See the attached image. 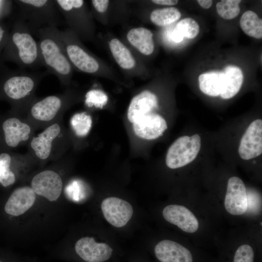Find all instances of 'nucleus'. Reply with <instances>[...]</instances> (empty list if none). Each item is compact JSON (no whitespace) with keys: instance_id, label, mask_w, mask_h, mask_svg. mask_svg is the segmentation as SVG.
Instances as JSON below:
<instances>
[{"instance_id":"nucleus-32","label":"nucleus","mask_w":262,"mask_h":262,"mask_svg":"<svg viewBox=\"0 0 262 262\" xmlns=\"http://www.w3.org/2000/svg\"><path fill=\"white\" fill-rule=\"evenodd\" d=\"M91 2L94 9L98 12L103 13L106 11L109 1L107 0H93Z\"/></svg>"},{"instance_id":"nucleus-12","label":"nucleus","mask_w":262,"mask_h":262,"mask_svg":"<svg viewBox=\"0 0 262 262\" xmlns=\"http://www.w3.org/2000/svg\"><path fill=\"white\" fill-rule=\"evenodd\" d=\"M135 134L144 139L153 140L161 135L167 128L165 119L160 115L152 113L132 123Z\"/></svg>"},{"instance_id":"nucleus-30","label":"nucleus","mask_w":262,"mask_h":262,"mask_svg":"<svg viewBox=\"0 0 262 262\" xmlns=\"http://www.w3.org/2000/svg\"><path fill=\"white\" fill-rule=\"evenodd\" d=\"M85 103L88 107L95 106L102 108L108 101V97L103 91L92 90L87 93L85 96Z\"/></svg>"},{"instance_id":"nucleus-22","label":"nucleus","mask_w":262,"mask_h":262,"mask_svg":"<svg viewBox=\"0 0 262 262\" xmlns=\"http://www.w3.org/2000/svg\"><path fill=\"white\" fill-rule=\"evenodd\" d=\"M226 76V82L220 97L224 99L230 98L239 91L243 82L242 70L237 66H228L223 71Z\"/></svg>"},{"instance_id":"nucleus-17","label":"nucleus","mask_w":262,"mask_h":262,"mask_svg":"<svg viewBox=\"0 0 262 262\" xmlns=\"http://www.w3.org/2000/svg\"><path fill=\"white\" fill-rule=\"evenodd\" d=\"M63 100L57 96H49L35 102L32 106L31 112L32 116L40 121L52 120L61 109Z\"/></svg>"},{"instance_id":"nucleus-7","label":"nucleus","mask_w":262,"mask_h":262,"mask_svg":"<svg viewBox=\"0 0 262 262\" xmlns=\"http://www.w3.org/2000/svg\"><path fill=\"white\" fill-rule=\"evenodd\" d=\"M74 249L76 255L84 262H107L114 253L113 248L107 244L98 243L88 237L77 241Z\"/></svg>"},{"instance_id":"nucleus-4","label":"nucleus","mask_w":262,"mask_h":262,"mask_svg":"<svg viewBox=\"0 0 262 262\" xmlns=\"http://www.w3.org/2000/svg\"><path fill=\"white\" fill-rule=\"evenodd\" d=\"M201 147V138L197 134L178 138L168 149L165 162L170 168L183 167L194 161Z\"/></svg>"},{"instance_id":"nucleus-8","label":"nucleus","mask_w":262,"mask_h":262,"mask_svg":"<svg viewBox=\"0 0 262 262\" xmlns=\"http://www.w3.org/2000/svg\"><path fill=\"white\" fill-rule=\"evenodd\" d=\"M101 209L105 219L112 226L121 228L125 226L131 218L133 210L128 201L116 197L104 199Z\"/></svg>"},{"instance_id":"nucleus-27","label":"nucleus","mask_w":262,"mask_h":262,"mask_svg":"<svg viewBox=\"0 0 262 262\" xmlns=\"http://www.w3.org/2000/svg\"><path fill=\"white\" fill-rule=\"evenodd\" d=\"M92 118L85 113L75 114L70 120L71 127L75 134L79 137H83L89 132L92 126Z\"/></svg>"},{"instance_id":"nucleus-1","label":"nucleus","mask_w":262,"mask_h":262,"mask_svg":"<svg viewBox=\"0 0 262 262\" xmlns=\"http://www.w3.org/2000/svg\"><path fill=\"white\" fill-rule=\"evenodd\" d=\"M40 56L42 65L47 72L54 75L61 82L69 81L72 65L66 55L57 27H45L37 32Z\"/></svg>"},{"instance_id":"nucleus-29","label":"nucleus","mask_w":262,"mask_h":262,"mask_svg":"<svg viewBox=\"0 0 262 262\" xmlns=\"http://www.w3.org/2000/svg\"><path fill=\"white\" fill-rule=\"evenodd\" d=\"M11 157L5 153L0 154V183L4 187L15 182V174L10 170Z\"/></svg>"},{"instance_id":"nucleus-37","label":"nucleus","mask_w":262,"mask_h":262,"mask_svg":"<svg viewBox=\"0 0 262 262\" xmlns=\"http://www.w3.org/2000/svg\"><path fill=\"white\" fill-rule=\"evenodd\" d=\"M0 262H2L1 261H0Z\"/></svg>"},{"instance_id":"nucleus-26","label":"nucleus","mask_w":262,"mask_h":262,"mask_svg":"<svg viewBox=\"0 0 262 262\" xmlns=\"http://www.w3.org/2000/svg\"><path fill=\"white\" fill-rule=\"evenodd\" d=\"M181 16V13L176 8L166 7L153 11L150 16L152 23L159 26H165L177 21Z\"/></svg>"},{"instance_id":"nucleus-19","label":"nucleus","mask_w":262,"mask_h":262,"mask_svg":"<svg viewBox=\"0 0 262 262\" xmlns=\"http://www.w3.org/2000/svg\"><path fill=\"white\" fill-rule=\"evenodd\" d=\"M60 130V126L55 123L46 128L37 137L33 138L31 146L38 158L46 159L49 157L51 151V143L58 135Z\"/></svg>"},{"instance_id":"nucleus-11","label":"nucleus","mask_w":262,"mask_h":262,"mask_svg":"<svg viewBox=\"0 0 262 262\" xmlns=\"http://www.w3.org/2000/svg\"><path fill=\"white\" fill-rule=\"evenodd\" d=\"M31 184L35 194L46 197L50 201L58 198L63 187L60 176L51 170H45L36 175Z\"/></svg>"},{"instance_id":"nucleus-16","label":"nucleus","mask_w":262,"mask_h":262,"mask_svg":"<svg viewBox=\"0 0 262 262\" xmlns=\"http://www.w3.org/2000/svg\"><path fill=\"white\" fill-rule=\"evenodd\" d=\"M158 100L156 95L149 91H144L135 96L128 108L127 117L133 123L139 118L149 114L157 107Z\"/></svg>"},{"instance_id":"nucleus-14","label":"nucleus","mask_w":262,"mask_h":262,"mask_svg":"<svg viewBox=\"0 0 262 262\" xmlns=\"http://www.w3.org/2000/svg\"><path fill=\"white\" fill-rule=\"evenodd\" d=\"M166 221L177 226L183 231L193 233L198 228V222L194 214L187 208L179 205H169L163 211Z\"/></svg>"},{"instance_id":"nucleus-33","label":"nucleus","mask_w":262,"mask_h":262,"mask_svg":"<svg viewBox=\"0 0 262 262\" xmlns=\"http://www.w3.org/2000/svg\"><path fill=\"white\" fill-rule=\"evenodd\" d=\"M152 1L157 4L164 5H175L178 2L177 0H153Z\"/></svg>"},{"instance_id":"nucleus-18","label":"nucleus","mask_w":262,"mask_h":262,"mask_svg":"<svg viewBox=\"0 0 262 262\" xmlns=\"http://www.w3.org/2000/svg\"><path fill=\"white\" fill-rule=\"evenodd\" d=\"M5 140L8 146L16 147L20 141L28 139L31 131L30 126L13 117L6 120L2 124Z\"/></svg>"},{"instance_id":"nucleus-24","label":"nucleus","mask_w":262,"mask_h":262,"mask_svg":"<svg viewBox=\"0 0 262 262\" xmlns=\"http://www.w3.org/2000/svg\"><path fill=\"white\" fill-rule=\"evenodd\" d=\"M240 26L247 35L256 39L262 38V20L254 12L248 10L242 16Z\"/></svg>"},{"instance_id":"nucleus-35","label":"nucleus","mask_w":262,"mask_h":262,"mask_svg":"<svg viewBox=\"0 0 262 262\" xmlns=\"http://www.w3.org/2000/svg\"><path fill=\"white\" fill-rule=\"evenodd\" d=\"M5 31L2 28L1 25H0V44L2 42L5 37Z\"/></svg>"},{"instance_id":"nucleus-5","label":"nucleus","mask_w":262,"mask_h":262,"mask_svg":"<svg viewBox=\"0 0 262 262\" xmlns=\"http://www.w3.org/2000/svg\"><path fill=\"white\" fill-rule=\"evenodd\" d=\"M60 35L71 65L87 73L92 74L98 71L99 66L97 60L74 41L69 30L60 31Z\"/></svg>"},{"instance_id":"nucleus-21","label":"nucleus","mask_w":262,"mask_h":262,"mask_svg":"<svg viewBox=\"0 0 262 262\" xmlns=\"http://www.w3.org/2000/svg\"><path fill=\"white\" fill-rule=\"evenodd\" d=\"M128 41L141 53L151 54L154 48L153 33L147 29L140 27L130 30L127 33Z\"/></svg>"},{"instance_id":"nucleus-36","label":"nucleus","mask_w":262,"mask_h":262,"mask_svg":"<svg viewBox=\"0 0 262 262\" xmlns=\"http://www.w3.org/2000/svg\"><path fill=\"white\" fill-rule=\"evenodd\" d=\"M1 1V0H0V3Z\"/></svg>"},{"instance_id":"nucleus-31","label":"nucleus","mask_w":262,"mask_h":262,"mask_svg":"<svg viewBox=\"0 0 262 262\" xmlns=\"http://www.w3.org/2000/svg\"><path fill=\"white\" fill-rule=\"evenodd\" d=\"M254 252L252 247L247 244L240 246L236 250L233 262H254Z\"/></svg>"},{"instance_id":"nucleus-23","label":"nucleus","mask_w":262,"mask_h":262,"mask_svg":"<svg viewBox=\"0 0 262 262\" xmlns=\"http://www.w3.org/2000/svg\"><path fill=\"white\" fill-rule=\"evenodd\" d=\"M109 47L112 54L116 63L122 68L131 69L135 64V61L127 48L116 38L112 39L109 42Z\"/></svg>"},{"instance_id":"nucleus-6","label":"nucleus","mask_w":262,"mask_h":262,"mask_svg":"<svg viewBox=\"0 0 262 262\" xmlns=\"http://www.w3.org/2000/svg\"><path fill=\"white\" fill-rule=\"evenodd\" d=\"M44 75L45 73L29 72L21 70L6 80L3 85V91L12 99H24L30 95L37 82Z\"/></svg>"},{"instance_id":"nucleus-13","label":"nucleus","mask_w":262,"mask_h":262,"mask_svg":"<svg viewBox=\"0 0 262 262\" xmlns=\"http://www.w3.org/2000/svg\"><path fill=\"white\" fill-rule=\"evenodd\" d=\"M154 253L159 262H193L190 251L182 245L169 240L159 242L155 246Z\"/></svg>"},{"instance_id":"nucleus-34","label":"nucleus","mask_w":262,"mask_h":262,"mask_svg":"<svg viewBox=\"0 0 262 262\" xmlns=\"http://www.w3.org/2000/svg\"><path fill=\"white\" fill-rule=\"evenodd\" d=\"M197 1L200 6L204 9L210 8L213 4L212 0H198Z\"/></svg>"},{"instance_id":"nucleus-25","label":"nucleus","mask_w":262,"mask_h":262,"mask_svg":"<svg viewBox=\"0 0 262 262\" xmlns=\"http://www.w3.org/2000/svg\"><path fill=\"white\" fill-rule=\"evenodd\" d=\"M199 32V26L196 20L190 17L185 18L176 25L171 35L176 43L182 41L183 38L192 39L196 37Z\"/></svg>"},{"instance_id":"nucleus-9","label":"nucleus","mask_w":262,"mask_h":262,"mask_svg":"<svg viewBox=\"0 0 262 262\" xmlns=\"http://www.w3.org/2000/svg\"><path fill=\"white\" fill-rule=\"evenodd\" d=\"M224 205L226 211L234 215L245 213L247 208L246 188L242 180L237 177L229 179Z\"/></svg>"},{"instance_id":"nucleus-10","label":"nucleus","mask_w":262,"mask_h":262,"mask_svg":"<svg viewBox=\"0 0 262 262\" xmlns=\"http://www.w3.org/2000/svg\"><path fill=\"white\" fill-rule=\"evenodd\" d=\"M238 152L240 157L248 160L262 153V120L256 119L247 127L240 141Z\"/></svg>"},{"instance_id":"nucleus-15","label":"nucleus","mask_w":262,"mask_h":262,"mask_svg":"<svg viewBox=\"0 0 262 262\" xmlns=\"http://www.w3.org/2000/svg\"><path fill=\"white\" fill-rule=\"evenodd\" d=\"M35 193L28 186L16 189L6 202L4 209L6 213L14 216L23 214L33 204Z\"/></svg>"},{"instance_id":"nucleus-20","label":"nucleus","mask_w":262,"mask_h":262,"mask_svg":"<svg viewBox=\"0 0 262 262\" xmlns=\"http://www.w3.org/2000/svg\"><path fill=\"white\" fill-rule=\"evenodd\" d=\"M198 82L202 93L212 97L220 96L225 84V74L221 71L206 72L199 76Z\"/></svg>"},{"instance_id":"nucleus-3","label":"nucleus","mask_w":262,"mask_h":262,"mask_svg":"<svg viewBox=\"0 0 262 262\" xmlns=\"http://www.w3.org/2000/svg\"><path fill=\"white\" fill-rule=\"evenodd\" d=\"M21 12V19L31 32L37 33L41 28L57 27L60 23L59 11L54 0H16Z\"/></svg>"},{"instance_id":"nucleus-2","label":"nucleus","mask_w":262,"mask_h":262,"mask_svg":"<svg viewBox=\"0 0 262 262\" xmlns=\"http://www.w3.org/2000/svg\"><path fill=\"white\" fill-rule=\"evenodd\" d=\"M9 51L10 56L21 68L42 66L38 42L21 18L16 24L10 37Z\"/></svg>"},{"instance_id":"nucleus-28","label":"nucleus","mask_w":262,"mask_h":262,"mask_svg":"<svg viewBox=\"0 0 262 262\" xmlns=\"http://www.w3.org/2000/svg\"><path fill=\"white\" fill-rule=\"evenodd\" d=\"M240 0H223L217 3L216 7L218 15L225 19L236 17L240 12Z\"/></svg>"}]
</instances>
